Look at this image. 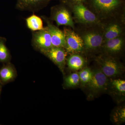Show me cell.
<instances>
[{"label":"cell","instance_id":"obj_7","mask_svg":"<svg viewBox=\"0 0 125 125\" xmlns=\"http://www.w3.org/2000/svg\"><path fill=\"white\" fill-rule=\"evenodd\" d=\"M66 47L67 54H83V41L79 35L73 29L69 27H64Z\"/></svg>","mask_w":125,"mask_h":125},{"label":"cell","instance_id":"obj_11","mask_svg":"<svg viewBox=\"0 0 125 125\" xmlns=\"http://www.w3.org/2000/svg\"><path fill=\"white\" fill-rule=\"evenodd\" d=\"M108 85V80L100 69L93 71L92 79L87 84L89 89L94 93L106 90Z\"/></svg>","mask_w":125,"mask_h":125},{"label":"cell","instance_id":"obj_2","mask_svg":"<svg viewBox=\"0 0 125 125\" xmlns=\"http://www.w3.org/2000/svg\"><path fill=\"white\" fill-rule=\"evenodd\" d=\"M84 4L101 22L125 15V0H87Z\"/></svg>","mask_w":125,"mask_h":125},{"label":"cell","instance_id":"obj_1","mask_svg":"<svg viewBox=\"0 0 125 125\" xmlns=\"http://www.w3.org/2000/svg\"><path fill=\"white\" fill-rule=\"evenodd\" d=\"M74 30L83 41V54L93 55L101 52L103 42V28L101 24L75 25Z\"/></svg>","mask_w":125,"mask_h":125},{"label":"cell","instance_id":"obj_4","mask_svg":"<svg viewBox=\"0 0 125 125\" xmlns=\"http://www.w3.org/2000/svg\"><path fill=\"white\" fill-rule=\"evenodd\" d=\"M94 59L100 69L108 78L115 77L121 74L122 65L118 59L102 52Z\"/></svg>","mask_w":125,"mask_h":125},{"label":"cell","instance_id":"obj_9","mask_svg":"<svg viewBox=\"0 0 125 125\" xmlns=\"http://www.w3.org/2000/svg\"><path fill=\"white\" fill-rule=\"evenodd\" d=\"M31 40L34 48L41 53L53 47L50 34L45 27L42 30L32 32Z\"/></svg>","mask_w":125,"mask_h":125},{"label":"cell","instance_id":"obj_13","mask_svg":"<svg viewBox=\"0 0 125 125\" xmlns=\"http://www.w3.org/2000/svg\"><path fill=\"white\" fill-rule=\"evenodd\" d=\"M52 0H17L15 8L21 11L37 12L46 7Z\"/></svg>","mask_w":125,"mask_h":125},{"label":"cell","instance_id":"obj_6","mask_svg":"<svg viewBox=\"0 0 125 125\" xmlns=\"http://www.w3.org/2000/svg\"><path fill=\"white\" fill-rule=\"evenodd\" d=\"M103 42L125 36V15L111 18L102 22Z\"/></svg>","mask_w":125,"mask_h":125},{"label":"cell","instance_id":"obj_10","mask_svg":"<svg viewBox=\"0 0 125 125\" xmlns=\"http://www.w3.org/2000/svg\"><path fill=\"white\" fill-rule=\"evenodd\" d=\"M41 18L46 23L47 26L45 28L50 34L52 46L62 47L65 49L66 43L63 31L60 29L57 26L53 24V21L51 20L49 18L43 15L41 16Z\"/></svg>","mask_w":125,"mask_h":125},{"label":"cell","instance_id":"obj_20","mask_svg":"<svg viewBox=\"0 0 125 125\" xmlns=\"http://www.w3.org/2000/svg\"><path fill=\"white\" fill-rule=\"evenodd\" d=\"M112 85L118 93L124 94L125 93V81L122 80L116 79L112 81Z\"/></svg>","mask_w":125,"mask_h":125},{"label":"cell","instance_id":"obj_24","mask_svg":"<svg viewBox=\"0 0 125 125\" xmlns=\"http://www.w3.org/2000/svg\"></svg>","mask_w":125,"mask_h":125},{"label":"cell","instance_id":"obj_8","mask_svg":"<svg viewBox=\"0 0 125 125\" xmlns=\"http://www.w3.org/2000/svg\"><path fill=\"white\" fill-rule=\"evenodd\" d=\"M125 36L104 41L102 45L101 52L105 53L118 59L124 51Z\"/></svg>","mask_w":125,"mask_h":125},{"label":"cell","instance_id":"obj_19","mask_svg":"<svg viewBox=\"0 0 125 125\" xmlns=\"http://www.w3.org/2000/svg\"><path fill=\"white\" fill-rule=\"evenodd\" d=\"M80 82L79 73L77 72L71 74L65 79V85L67 87H76L79 84Z\"/></svg>","mask_w":125,"mask_h":125},{"label":"cell","instance_id":"obj_15","mask_svg":"<svg viewBox=\"0 0 125 125\" xmlns=\"http://www.w3.org/2000/svg\"><path fill=\"white\" fill-rule=\"evenodd\" d=\"M68 67L70 69L78 70L82 69L85 65L86 60L81 54H71L66 60Z\"/></svg>","mask_w":125,"mask_h":125},{"label":"cell","instance_id":"obj_17","mask_svg":"<svg viewBox=\"0 0 125 125\" xmlns=\"http://www.w3.org/2000/svg\"><path fill=\"white\" fill-rule=\"evenodd\" d=\"M6 39L0 37V62L6 63L10 62L11 56L9 49L6 45Z\"/></svg>","mask_w":125,"mask_h":125},{"label":"cell","instance_id":"obj_23","mask_svg":"<svg viewBox=\"0 0 125 125\" xmlns=\"http://www.w3.org/2000/svg\"><path fill=\"white\" fill-rule=\"evenodd\" d=\"M1 89H2V85L0 83V96L1 93Z\"/></svg>","mask_w":125,"mask_h":125},{"label":"cell","instance_id":"obj_22","mask_svg":"<svg viewBox=\"0 0 125 125\" xmlns=\"http://www.w3.org/2000/svg\"><path fill=\"white\" fill-rule=\"evenodd\" d=\"M60 2L65 4H74L78 3L84 4L87 0H59Z\"/></svg>","mask_w":125,"mask_h":125},{"label":"cell","instance_id":"obj_5","mask_svg":"<svg viewBox=\"0 0 125 125\" xmlns=\"http://www.w3.org/2000/svg\"><path fill=\"white\" fill-rule=\"evenodd\" d=\"M50 19L55 21L58 27L63 25L74 29L75 24L69 7L62 2L52 6L51 8Z\"/></svg>","mask_w":125,"mask_h":125},{"label":"cell","instance_id":"obj_18","mask_svg":"<svg viewBox=\"0 0 125 125\" xmlns=\"http://www.w3.org/2000/svg\"><path fill=\"white\" fill-rule=\"evenodd\" d=\"M80 80L83 85H87L92 79L93 71L88 67L83 69L79 73Z\"/></svg>","mask_w":125,"mask_h":125},{"label":"cell","instance_id":"obj_3","mask_svg":"<svg viewBox=\"0 0 125 125\" xmlns=\"http://www.w3.org/2000/svg\"><path fill=\"white\" fill-rule=\"evenodd\" d=\"M65 4L69 6L71 10L75 24L90 25L102 24L95 15L88 9L84 4L78 3Z\"/></svg>","mask_w":125,"mask_h":125},{"label":"cell","instance_id":"obj_16","mask_svg":"<svg viewBox=\"0 0 125 125\" xmlns=\"http://www.w3.org/2000/svg\"><path fill=\"white\" fill-rule=\"evenodd\" d=\"M26 25L32 32L39 31L44 29L42 19L34 14L25 19Z\"/></svg>","mask_w":125,"mask_h":125},{"label":"cell","instance_id":"obj_12","mask_svg":"<svg viewBox=\"0 0 125 125\" xmlns=\"http://www.w3.org/2000/svg\"><path fill=\"white\" fill-rule=\"evenodd\" d=\"M42 53L49 58L63 72L66 62L67 54L65 48L52 47Z\"/></svg>","mask_w":125,"mask_h":125},{"label":"cell","instance_id":"obj_14","mask_svg":"<svg viewBox=\"0 0 125 125\" xmlns=\"http://www.w3.org/2000/svg\"><path fill=\"white\" fill-rule=\"evenodd\" d=\"M16 76L15 68L10 62L5 63L0 69V83L1 85L11 82Z\"/></svg>","mask_w":125,"mask_h":125},{"label":"cell","instance_id":"obj_21","mask_svg":"<svg viewBox=\"0 0 125 125\" xmlns=\"http://www.w3.org/2000/svg\"><path fill=\"white\" fill-rule=\"evenodd\" d=\"M114 119L116 122H123L125 120V108L117 109L114 113Z\"/></svg>","mask_w":125,"mask_h":125}]
</instances>
